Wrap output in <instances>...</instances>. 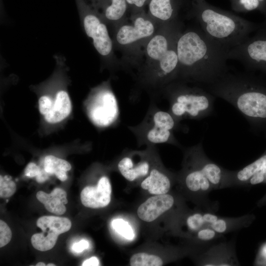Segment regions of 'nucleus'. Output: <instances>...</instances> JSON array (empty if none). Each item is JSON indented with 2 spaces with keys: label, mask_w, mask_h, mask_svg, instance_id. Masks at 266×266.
Wrapping results in <instances>:
<instances>
[{
  "label": "nucleus",
  "mask_w": 266,
  "mask_h": 266,
  "mask_svg": "<svg viewBox=\"0 0 266 266\" xmlns=\"http://www.w3.org/2000/svg\"><path fill=\"white\" fill-rule=\"evenodd\" d=\"M193 0H150L149 12L154 18L170 24L179 22L181 15L190 18Z\"/></svg>",
  "instance_id": "obj_10"
},
{
  "label": "nucleus",
  "mask_w": 266,
  "mask_h": 266,
  "mask_svg": "<svg viewBox=\"0 0 266 266\" xmlns=\"http://www.w3.org/2000/svg\"><path fill=\"white\" fill-rule=\"evenodd\" d=\"M39 166L35 163L31 162L29 163L25 169V175L28 177H35L39 172Z\"/></svg>",
  "instance_id": "obj_32"
},
{
  "label": "nucleus",
  "mask_w": 266,
  "mask_h": 266,
  "mask_svg": "<svg viewBox=\"0 0 266 266\" xmlns=\"http://www.w3.org/2000/svg\"><path fill=\"white\" fill-rule=\"evenodd\" d=\"M181 31L180 25L170 24L165 33L152 36L146 45L147 57L154 65L152 78L155 82H161L162 86L166 87L177 79L178 60L175 42Z\"/></svg>",
  "instance_id": "obj_5"
},
{
  "label": "nucleus",
  "mask_w": 266,
  "mask_h": 266,
  "mask_svg": "<svg viewBox=\"0 0 266 266\" xmlns=\"http://www.w3.org/2000/svg\"><path fill=\"white\" fill-rule=\"evenodd\" d=\"M187 84L175 80L166 87L168 112L178 123L186 119L204 118L214 110L216 97L201 86L191 87Z\"/></svg>",
  "instance_id": "obj_4"
},
{
  "label": "nucleus",
  "mask_w": 266,
  "mask_h": 266,
  "mask_svg": "<svg viewBox=\"0 0 266 266\" xmlns=\"http://www.w3.org/2000/svg\"><path fill=\"white\" fill-rule=\"evenodd\" d=\"M102 17L109 22H117L125 15L128 4L126 0H98Z\"/></svg>",
  "instance_id": "obj_18"
},
{
  "label": "nucleus",
  "mask_w": 266,
  "mask_h": 266,
  "mask_svg": "<svg viewBox=\"0 0 266 266\" xmlns=\"http://www.w3.org/2000/svg\"><path fill=\"white\" fill-rule=\"evenodd\" d=\"M88 115L91 121L99 127H107L118 116L116 99L112 91L106 88L99 89L92 97L88 106Z\"/></svg>",
  "instance_id": "obj_8"
},
{
  "label": "nucleus",
  "mask_w": 266,
  "mask_h": 266,
  "mask_svg": "<svg viewBox=\"0 0 266 266\" xmlns=\"http://www.w3.org/2000/svg\"><path fill=\"white\" fill-rule=\"evenodd\" d=\"M89 247V242L85 239H82L78 242L73 244L72 247V250L76 253L82 252Z\"/></svg>",
  "instance_id": "obj_33"
},
{
  "label": "nucleus",
  "mask_w": 266,
  "mask_h": 266,
  "mask_svg": "<svg viewBox=\"0 0 266 266\" xmlns=\"http://www.w3.org/2000/svg\"><path fill=\"white\" fill-rule=\"evenodd\" d=\"M150 116L144 133L145 141L150 145L169 143L180 145L173 133L179 123L169 112L155 110Z\"/></svg>",
  "instance_id": "obj_7"
},
{
  "label": "nucleus",
  "mask_w": 266,
  "mask_h": 266,
  "mask_svg": "<svg viewBox=\"0 0 266 266\" xmlns=\"http://www.w3.org/2000/svg\"><path fill=\"white\" fill-rule=\"evenodd\" d=\"M174 199L168 194L157 195L148 199L138 208L140 219L147 222L154 221L173 205Z\"/></svg>",
  "instance_id": "obj_14"
},
{
  "label": "nucleus",
  "mask_w": 266,
  "mask_h": 266,
  "mask_svg": "<svg viewBox=\"0 0 266 266\" xmlns=\"http://www.w3.org/2000/svg\"><path fill=\"white\" fill-rule=\"evenodd\" d=\"M82 23L98 52L104 57L110 56L113 49L112 40L102 19L94 12L88 11L82 17Z\"/></svg>",
  "instance_id": "obj_9"
},
{
  "label": "nucleus",
  "mask_w": 266,
  "mask_h": 266,
  "mask_svg": "<svg viewBox=\"0 0 266 266\" xmlns=\"http://www.w3.org/2000/svg\"><path fill=\"white\" fill-rule=\"evenodd\" d=\"M39 172L35 177L36 180L38 183H43L49 178V174L45 170L43 164L39 166Z\"/></svg>",
  "instance_id": "obj_34"
},
{
  "label": "nucleus",
  "mask_w": 266,
  "mask_h": 266,
  "mask_svg": "<svg viewBox=\"0 0 266 266\" xmlns=\"http://www.w3.org/2000/svg\"><path fill=\"white\" fill-rule=\"evenodd\" d=\"M263 172H258L253 175L248 180L251 185H256L262 183L265 179V174Z\"/></svg>",
  "instance_id": "obj_35"
},
{
  "label": "nucleus",
  "mask_w": 266,
  "mask_h": 266,
  "mask_svg": "<svg viewBox=\"0 0 266 266\" xmlns=\"http://www.w3.org/2000/svg\"><path fill=\"white\" fill-rule=\"evenodd\" d=\"M128 5L133 6L136 9H140L148 2V0H126Z\"/></svg>",
  "instance_id": "obj_36"
},
{
  "label": "nucleus",
  "mask_w": 266,
  "mask_h": 266,
  "mask_svg": "<svg viewBox=\"0 0 266 266\" xmlns=\"http://www.w3.org/2000/svg\"><path fill=\"white\" fill-rule=\"evenodd\" d=\"M98 259L96 257H92L89 259L85 261L82 266H97L99 265Z\"/></svg>",
  "instance_id": "obj_37"
},
{
  "label": "nucleus",
  "mask_w": 266,
  "mask_h": 266,
  "mask_svg": "<svg viewBox=\"0 0 266 266\" xmlns=\"http://www.w3.org/2000/svg\"><path fill=\"white\" fill-rule=\"evenodd\" d=\"M45 264L42 262H39L36 265V266H45Z\"/></svg>",
  "instance_id": "obj_38"
},
{
  "label": "nucleus",
  "mask_w": 266,
  "mask_h": 266,
  "mask_svg": "<svg viewBox=\"0 0 266 266\" xmlns=\"http://www.w3.org/2000/svg\"><path fill=\"white\" fill-rule=\"evenodd\" d=\"M190 18L196 20L209 39L226 52L245 41L261 27L206 0H193Z\"/></svg>",
  "instance_id": "obj_2"
},
{
  "label": "nucleus",
  "mask_w": 266,
  "mask_h": 266,
  "mask_svg": "<svg viewBox=\"0 0 266 266\" xmlns=\"http://www.w3.org/2000/svg\"><path fill=\"white\" fill-rule=\"evenodd\" d=\"M54 101L48 96H42L38 100L39 110L42 115H46L51 109Z\"/></svg>",
  "instance_id": "obj_30"
},
{
  "label": "nucleus",
  "mask_w": 266,
  "mask_h": 266,
  "mask_svg": "<svg viewBox=\"0 0 266 266\" xmlns=\"http://www.w3.org/2000/svg\"><path fill=\"white\" fill-rule=\"evenodd\" d=\"M71 110V103L68 93L65 90H60L56 94L51 110L44 118L49 123H57L66 118Z\"/></svg>",
  "instance_id": "obj_16"
},
{
  "label": "nucleus",
  "mask_w": 266,
  "mask_h": 266,
  "mask_svg": "<svg viewBox=\"0 0 266 266\" xmlns=\"http://www.w3.org/2000/svg\"><path fill=\"white\" fill-rule=\"evenodd\" d=\"M216 235V232L211 228H202L197 233L198 238L203 241H208L213 239Z\"/></svg>",
  "instance_id": "obj_31"
},
{
  "label": "nucleus",
  "mask_w": 266,
  "mask_h": 266,
  "mask_svg": "<svg viewBox=\"0 0 266 266\" xmlns=\"http://www.w3.org/2000/svg\"><path fill=\"white\" fill-rule=\"evenodd\" d=\"M130 264L131 266H161L163 262L157 256L138 253L131 257Z\"/></svg>",
  "instance_id": "obj_26"
},
{
  "label": "nucleus",
  "mask_w": 266,
  "mask_h": 266,
  "mask_svg": "<svg viewBox=\"0 0 266 266\" xmlns=\"http://www.w3.org/2000/svg\"><path fill=\"white\" fill-rule=\"evenodd\" d=\"M187 153L197 166L208 179L213 188L218 187L228 181L227 171L209 160L205 155L202 142L188 149Z\"/></svg>",
  "instance_id": "obj_12"
},
{
  "label": "nucleus",
  "mask_w": 266,
  "mask_h": 266,
  "mask_svg": "<svg viewBox=\"0 0 266 266\" xmlns=\"http://www.w3.org/2000/svg\"><path fill=\"white\" fill-rule=\"evenodd\" d=\"M47 266H55L56 265L53 264H48L47 265Z\"/></svg>",
  "instance_id": "obj_39"
},
{
  "label": "nucleus",
  "mask_w": 266,
  "mask_h": 266,
  "mask_svg": "<svg viewBox=\"0 0 266 266\" xmlns=\"http://www.w3.org/2000/svg\"><path fill=\"white\" fill-rule=\"evenodd\" d=\"M66 193L59 188H55L50 194L40 191L36 193V198L44 205L49 212L62 215L66 211L65 204L67 203Z\"/></svg>",
  "instance_id": "obj_15"
},
{
  "label": "nucleus",
  "mask_w": 266,
  "mask_h": 266,
  "mask_svg": "<svg viewBox=\"0 0 266 266\" xmlns=\"http://www.w3.org/2000/svg\"><path fill=\"white\" fill-rule=\"evenodd\" d=\"M12 177L9 175L0 176V197L7 198L12 196L16 192V186Z\"/></svg>",
  "instance_id": "obj_28"
},
{
  "label": "nucleus",
  "mask_w": 266,
  "mask_h": 266,
  "mask_svg": "<svg viewBox=\"0 0 266 266\" xmlns=\"http://www.w3.org/2000/svg\"><path fill=\"white\" fill-rule=\"evenodd\" d=\"M175 46L178 60L176 80L203 87L229 71L227 52L209 39L198 24L181 31Z\"/></svg>",
  "instance_id": "obj_1"
},
{
  "label": "nucleus",
  "mask_w": 266,
  "mask_h": 266,
  "mask_svg": "<svg viewBox=\"0 0 266 266\" xmlns=\"http://www.w3.org/2000/svg\"><path fill=\"white\" fill-rule=\"evenodd\" d=\"M152 21L144 14L135 17L133 24L120 27L116 33V42L122 46H128L153 35L155 26Z\"/></svg>",
  "instance_id": "obj_11"
},
{
  "label": "nucleus",
  "mask_w": 266,
  "mask_h": 266,
  "mask_svg": "<svg viewBox=\"0 0 266 266\" xmlns=\"http://www.w3.org/2000/svg\"><path fill=\"white\" fill-rule=\"evenodd\" d=\"M260 172L266 173V154L236 172L229 171V181L236 180L239 182H245L253 175Z\"/></svg>",
  "instance_id": "obj_22"
},
{
  "label": "nucleus",
  "mask_w": 266,
  "mask_h": 266,
  "mask_svg": "<svg viewBox=\"0 0 266 266\" xmlns=\"http://www.w3.org/2000/svg\"><path fill=\"white\" fill-rule=\"evenodd\" d=\"M36 225L43 232H52L60 235L70 230L71 223L65 217L43 216L38 219Z\"/></svg>",
  "instance_id": "obj_20"
},
{
  "label": "nucleus",
  "mask_w": 266,
  "mask_h": 266,
  "mask_svg": "<svg viewBox=\"0 0 266 266\" xmlns=\"http://www.w3.org/2000/svg\"><path fill=\"white\" fill-rule=\"evenodd\" d=\"M12 237V233L7 224L0 220V247L7 244Z\"/></svg>",
  "instance_id": "obj_29"
},
{
  "label": "nucleus",
  "mask_w": 266,
  "mask_h": 266,
  "mask_svg": "<svg viewBox=\"0 0 266 266\" xmlns=\"http://www.w3.org/2000/svg\"><path fill=\"white\" fill-rule=\"evenodd\" d=\"M202 87L231 104L249 122H266V88L249 76L229 71Z\"/></svg>",
  "instance_id": "obj_3"
},
{
  "label": "nucleus",
  "mask_w": 266,
  "mask_h": 266,
  "mask_svg": "<svg viewBox=\"0 0 266 266\" xmlns=\"http://www.w3.org/2000/svg\"><path fill=\"white\" fill-rule=\"evenodd\" d=\"M228 60H235L248 68L266 70V36L249 37L227 52Z\"/></svg>",
  "instance_id": "obj_6"
},
{
  "label": "nucleus",
  "mask_w": 266,
  "mask_h": 266,
  "mask_svg": "<svg viewBox=\"0 0 266 266\" xmlns=\"http://www.w3.org/2000/svg\"><path fill=\"white\" fill-rule=\"evenodd\" d=\"M111 186L108 178L102 176L96 186H87L80 194L82 203L91 208H103L109 204L111 200Z\"/></svg>",
  "instance_id": "obj_13"
},
{
  "label": "nucleus",
  "mask_w": 266,
  "mask_h": 266,
  "mask_svg": "<svg viewBox=\"0 0 266 266\" xmlns=\"http://www.w3.org/2000/svg\"><path fill=\"white\" fill-rule=\"evenodd\" d=\"M59 235L52 232L35 233L31 237L33 246L40 251H46L55 246Z\"/></svg>",
  "instance_id": "obj_24"
},
{
  "label": "nucleus",
  "mask_w": 266,
  "mask_h": 266,
  "mask_svg": "<svg viewBox=\"0 0 266 266\" xmlns=\"http://www.w3.org/2000/svg\"><path fill=\"white\" fill-rule=\"evenodd\" d=\"M43 164L45 170L49 175L55 174L62 181L67 179L66 171L71 168L67 161L53 155L46 156Z\"/></svg>",
  "instance_id": "obj_23"
},
{
  "label": "nucleus",
  "mask_w": 266,
  "mask_h": 266,
  "mask_svg": "<svg viewBox=\"0 0 266 266\" xmlns=\"http://www.w3.org/2000/svg\"><path fill=\"white\" fill-rule=\"evenodd\" d=\"M149 168L147 162L143 161L134 165L132 158L129 157L123 158L118 164V168L121 174L130 181L146 176L148 173Z\"/></svg>",
  "instance_id": "obj_19"
},
{
  "label": "nucleus",
  "mask_w": 266,
  "mask_h": 266,
  "mask_svg": "<svg viewBox=\"0 0 266 266\" xmlns=\"http://www.w3.org/2000/svg\"><path fill=\"white\" fill-rule=\"evenodd\" d=\"M193 168L189 172L185 178V182L187 187L194 192H208L213 188L208 179L201 171L194 164Z\"/></svg>",
  "instance_id": "obj_21"
},
{
  "label": "nucleus",
  "mask_w": 266,
  "mask_h": 266,
  "mask_svg": "<svg viewBox=\"0 0 266 266\" xmlns=\"http://www.w3.org/2000/svg\"><path fill=\"white\" fill-rule=\"evenodd\" d=\"M141 187L153 195L167 193L170 187V181L168 176L157 169L151 170L149 175L141 183Z\"/></svg>",
  "instance_id": "obj_17"
},
{
  "label": "nucleus",
  "mask_w": 266,
  "mask_h": 266,
  "mask_svg": "<svg viewBox=\"0 0 266 266\" xmlns=\"http://www.w3.org/2000/svg\"><path fill=\"white\" fill-rule=\"evenodd\" d=\"M111 225L113 229L122 236L129 240H132L134 237V233L128 222L122 219H114Z\"/></svg>",
  "instance_id": "obj_27"
},
{
  "label": "nucleus",
  "mask_w": 266,
  "mask_h": 266,
  "mask_svg": "<svg viewBox=\"0 0 266 266\" xmlns=\"http://www.w3.org/2000/svg\"><path fill=\"white\" fill-rule=\"evenodd\" d=\"M231 8L237 12L258 10L266 16V0H229Z\"/></svg>",
  "instance_id": "obj_25"
}]
</instances>
